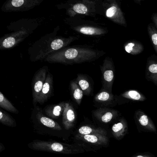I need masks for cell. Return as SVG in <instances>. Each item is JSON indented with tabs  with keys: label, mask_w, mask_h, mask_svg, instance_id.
I'll list each match as a JSON object with an SVG mask.
<instances>
[{
	"label": "cell",
	"mask_w": 157,
	"mask_h": 157,
	"mask_svg": "<svg viewBox=\"0 0 157 157\" xmlns=\"http://www.w3.org/2000/svg\"><path fill=\"white\" fill-rule=\"evenodd\" d=\"M147 32L153 48L157 53V29L153 24L150 23L148 25Z\"/></svg>",
	"instance_id": "cell-29"
},
{
	"label": "cell",
	"mask_w": 157,
	"mask_h": 157,
	"mask_svg": "<svg viewBox=\"0 0 157 157\" xmlns=\"http://www.w3.org/2000/svg\"><path fill=\"white\" fill-rule=\"evenodd\" d=\"M78 135H102L107 136V132L101 128L90 125H83L78 129Z\"/></svg>",
	"instance_id": "cell-25"
},
{
	"label": "cell",
	"mask_w": 157,
	"mask_h": 157,
	"mask_svg": "<svg viewBox=\"0 0 157 157\" xmlns=\"http://www.w3.org/2000/svg\"><path fill=\"white\" fill-rule=\"evenodd\" d=\"M48 71V67L47 66H43L36 72L33 77L32 87L33 105L34 107L38 103V99Z\"/></svg>",
	"instance_id": "cell-10"
},
{
	"label": "cell",
	"mask_w": 157,
	"mask_h": 157,
	"mask_svg": "<svg viewBox=\"0 0 157 157\" xmlns=\"http://www.w3.org/2000/svg\"><path fill=\"white\" fill-rule=\"evenodd\" d=\"M44 17L34 19H22L11 23L7 28L12 32L20 29H27L34 31L42 24L44 20Z\"/></svg>",
	"instance_id": "cell-12"
},
{
	"label": "cell",
	"mask_w": 157,
	"mask_h": 157,
	"mask_svg": "<svg viewBox=\"0 0 157 157\" xmlns=\"http://www.w3.org/2000/svg\"><path fill=\"white\" fill-rule=\"evenodd\" d=\"M4 149H5V147H4V146H3V144L2 143H0V152H2Z\"/></svg>",
	"instance_id": "cell-32"
},
{
	"label": "cell",
	"mask_w": 157,
	"mask_h": 157,
	"mask_svg": "<svg viewBox=\"0 0 157 157\" xmlns=\"http://www.w3.org/2000/svg\"><path fill=\"white\" fill-rule=\"evenodd\" d=\"M145 77L148 81L157 86V56L152 55L147 59Z\"/></svg>",
	"instance_id": "cell-16"
},
{
	"label": "cell",
	"mask_w": 157,
	"mask_h": 157,
	"mask_svg": "<svg viewBox=\"0 0 157 157\" xmlns=\"http://www.w3.org/2000/svg\"><path fill=\"white\" fill-rule=\"evenodd\" d=\"M94 117L104 124L112 122L118 115V112L114 109L107 107H101L92 112Z\"/></svg>",
	"instance_id": "cell-14"
},
{
	"label": "cell",
	"mask_w": 157,
	"mask_h": 157,
	"mask_svg": "<svg viewBox=\"0 0 157 157\" xmlns=\"http://www.w3.org/2000/svg\"><path fill=\"white\" fill-rule=\"evenodd\" d=\"M34 31L20 29L6 34L0 39V50L12 49L23 42Z\"/></svg>",
	"instance_id": "cell-7"
},
{
	"label": "cell",
	"mask_w": 157,
	"mask_h": 157,
	"mask_svg": "<svg viewBox=\"0 0 157 157\" xmlns=\"http://www.w3.org/2000/svg\"><path fill=\"white\" fill-rule=\"evenodd\" d=\"M151 20H152V22L153 25L155 26V28L157 29V13H153L151 15Z\"/></svg>",
	"instance_id": "cell-30"
},
{
	"label": "cell",
	"mask_w": 157,
	"mask_h": 157,
	"mask_svg": "<svg viewBox=\"0 0 157 157\" xmlns=\"http://www.w3.org/2000/svg\"><path fill=\"white\" fill-rule=\"evenodd\" d=\"M70 89L72 99L78 105H80L84 94L75 79L71 81L70 83Z\"/></svg>",
	"instance_id": "cell-24"
},
{
	"label": "cell",
	"mask_w": 157,
	"mask_h": 157,
	"mask_svg": "<svg viewBox=\"0 0 157 157\" xmlns=\"http://www.w3.org/2000/svg\"><path fill=\"white\" fill-rule=\"evenodd\" d=\"M59 29V26H57L53 32L42 36L29 47L28 53L31 61L45 60L49 55L68 47L80 37L79 35L68 37L57 36Z\"/></svg>",
	"instance_id": "cell-1"
},
{
	"label": "cell",
	"mask_w": 157,
	"mask_h": 157,
	"mask_svg": "<svg viewBox=\"0 0 157 157\" xmlns=\"http://www.w3.org/2000/svg\"><path fill=\"white\" fill-rule=\"evenodd\" d=\"M77 119V115L71 103L66 102L62 115V124L64 128L68 130L73 128Z\"/></svg>",
	"instance_id": "cell-13"
},
{
	"label": "cell",
	"mask_w": 157,
	"mask_h": 157,
	"mask_svg": "<svg viewBox=\"0 0 157 157\" xmlns=\"http://www.w3.org/2000/svg\"><path fill=\"white\" fill-rule=\"evenodd\" d=\"M65 104V102H61L57 104L49 105L44 108V111L48 117L57 119L63 115Z\"/></svg>",
	"instance_id": "cell-22"
},
{
	"label": "cell",
	"mask_w": 157,
	"mask_h": 157,
	"mask_svg": "<svg viewBox=\"0 0 157 157\" xmlns=\"http://www.w3.org/2000/svg\"><path fill=\"white\" fill-rule=\"evenodd\" d=\"M103 50L86 46L67 47L49 55L44 61L50 63L74 65L95 61L105 55Z\"/></svg>",
	"instance_id": "cell-2"
},
{
	"label": "cell",
	"mask_w": 157,
	"mask_h": 157,
	"mask_svg": "<svg viewBox=\"0 0 157 157\" xmlns=\"http://www.w3.org/2000/svg\"><path fill=\"white\" fill-rule=\"evenodd\" d=\"M101 73L102 88L113 92V87L115 79V66L113 59L106 57L100 66Z\"/></svg>",
	"instance_id": "cell-9"
},
{
	"label": "cell",
	"mask_w": 157,
	"mask_h": 157,
	"mask_svg": "<svg viewBox=\"0 0 157 157\" xmlns=\"http://www.w3.org/2000/svg\"><path fill=\"white\" fill-rule=\"evenodd\" d=\"M111 130L113 136L116 139H122L126 135L128 130L127 122L124 118H121L112 126Z\"/></svg>",
	"instance_id": "cell-21"
},
{
	"label": "cell",
	"mask_w": 157,
	"mask_h": 157,
	"mask_svg": "<svg viewBox=\"0 0 157 157\" xmlns=\"http://www.w3.org/2000/svg\"><path fill=\"white\" fill-rule=\"evenodd\" d=\"M97 2L94 0H80L67 2L66 3L59 4L58 9H66L69 17L73 18L80 15L95 17L97 14Z\"/></svg>",
	"instance_id": "cell-4"
},
{
	"label": "cell",
	"mask_w": 157,
	"mask_h": 157,
	"mask_svg": "<svg viewBox=\"0 0 157 157\" xmlns=\"http://www.w3.org/2000/svg\"><path fill=\"white\" fill-rule=\"evenodd\" d=\"M54 80L52 73L48 71L44 84L40 94L38 103L43 104L47 101L53 94Z\"/></svg>",
	"instance_id": "cell-17"
},
{
	"label": "cell",
	"mask_w": 157,
	"mask_h": 157,
	"mask_svg": "<svg viewBox=\"0 0 157 157\" xmlns=\"http://www.w3.org/2000/svg\"><path fill=\"white\" fill-rule=\"evenodd\" d=\"M64 21L71 29L84 35L90 36L103 35L107 34L108 32L106 28L101 27L93 22L78 17H68L64 19Z\"/></svg>",
	"instance_id": "cell-5"
},
{
	"label": "cell",
	"mask_w": 157,
	"mask_h": 157,
	"mask_svg": "<svg viewBox=\"0 0 157 157\" xmlns=\"http://www.w3.org/2000/svg\"><path fill=\"white\" fill-rule=\"evenodd\" d=\"M120 96L134 101H144L147 99L142 94L136 90H130L126 91L121 94Z\"/></svg>",
	"instance_id": "cell-26"
},
{
	"label": "cell",
	"mask_w": 157,
	"mask_h": 157,
	"mask_svg": "<svg viewBox=\"0 0 157 157\" xmlns=\"http://www.w3.org/2000/svg\"><path fill=\"white\" fill-rule=\"evenodd\" d=\"M125 51L131 55H137L140 54L144 50L143 44L136 40H129L124 44Z\"/></svg>",
	"instance_id": "cell-23"
},
{
	"label": "cell",
	"mask_w": 157,
	"mask_h": 157,
	"mask_svg": "<svg viewBox=\"0 0 157 157\" xmlns=\"http://www.w3.org/2000/svg\"><path fill=\"white\" fill-rule=\"evenodd\" d=\"M0 122L2 124L11 127H15L17 125L15 120L2 109L0 111Z\"/></svg>",
	"instance_id": "cell-28"
},
{
	"label": "cell",
	"mask_w": 157,
	"mask_h": 157,
	"mask_svg": "<svg viewBox=\"0 0 157 157\" xmlns=\"http://www.w3.org/2000/svg\"><path fill=\"white\" fill-rule=\"evenodd\" d=\"M28 147L31 149L64 154H76L83 153L84 148L78 144H70L55 141L34 140Z\"/></svg>",
	"instance_id": "cell-3"
},
{
	"label": "cell",
	"mask_w": 157,
	"mask_h": 157,
	"mask_svg": "<svg viewBox=\"0 0 157 157\" xmlns=\"http://www.w3.org/2000/svg\"><path fill=\"white\" fill-rule=\"evenodd\" d=\"M116 101V98L113 92L103 89L95 94L94 98V103L102 106L113 105Z\"/></svg>",
	"instance_id": "cell-18"
},
{
	"label": "cell",
	"mask_w": 157,
	"mask_h": 157,
	"mask_svg": "<svg viewBox=\"0 0 157 157\" xmlns=\"http://www.w3.org/2000/svg\"><path fill=\"white\" fill-rule=\"evenodd\" d=\"M44 0H10L3 3L1 10L5 13L30 10L40 5Z\"/></svg>",
	"instance_id": "cell-8"
},
{
	"label": "cell",
	"mask_w": 157,
	"mask_h": 157,
	"mask_svg": "<svg viewBox=\"0 0 157 157\" xmlns=\"http://www.w3.org/2000/svg\"><path fill=\"white\" fill-rule=\"evenodd\" d=\"M136 120L139 124L145 130L156 133L157 129L150 117L141 110H137L135 113Z\"/></svg>",
	"instance_id": "cell-20"
},
{
	"label": "cell",
	"mask_w": 157,
	"mask_h": 157,
	"mask_svg": "<svg viewBox=\"0 0 157 157\" xmlns=\"http://www.w3.org/2000/svg\"><path fill=\"white\" fill-rule=\"evenodd\" d=\"M132 157H154L153 155L149 153H142V154H137Z\"/></svg>",
	"instance_id": "cell-31"
},
{
	"label": "cell",
	"mask_w": 157,
	"mask_h": 157,
	"mask_svg": "<svg viewBox=\"0 0 157 157\" xmlns=\"http://www.w3.org/2000/svg\"><path fill=\"white\" fill-rule=\"evenodd\" d=\"M96 10L97 13L103 15L113 22L124 27L127 26L120 4L117 0H105L101 3L97 2Z\"/></svg>",
	"instance_id": "cell-6"
},
{
	"label": "cell",
	"mask_w": 157,
	"mask_h": 157,
	"mask_svg": "<svg viewBox=\"0 0 157 157\" xmlns=\"http://www.w3.org/2000/svg\"><path fill=\"white\" fill-rule=\"evenodd\" d=\"M32 114L33 122L38 126L52 131H62V128L60 125L52 118L46 116L39 106L34 107Z\"/></svg>",
	"instance_id": "cell-11"
},
{
	"label": "cell",
	"mask_w": 157,
	"mask_h": 157,
	"mask_svg": "<svg viewBox=\"0 0 157 157\" xmlns=\"http://www.w3.org/2000/svg\"><path fill=\"white\" fill-rule=\"evenodd\" d=\"M0 107L13 113L18 114L19 113L17 108L5 97L2 92H0Z\"/></svg>",
	"instance_id": "cell-27"
},
{
	"label": "cell",
	"mask_w": 157,
	"mask_h": 157,
	"mask_svg": "<svg viewBox=\"0 0 157 157\" xmlns=\"http://www.w3.org/2000/svg\"><path fill=\"white\" fill-rule=\"evenodd\" d=\"M77 140L84 143L96 146H108L109 140L107 136L102 135H80L76 136Z\"/></svg>",
	"instance_id": "cell-15"
},
{
	"label": "cell",
	"mask_w": 157,
	"mask_h": 157,
	"mask_svg": "<svg viewBox=\"0 0 157 157\" xmlns=\"http://www.w3.org/2000/svg\"><path fill=\"white\" fill-rule=\"evenodd\" d=\"M76 82L86 96L93 95L94 92V82L91 77L86 74H78L75 79Z\"/></svg>",
	"instance_id": "cell-19"
}]
</instances>
